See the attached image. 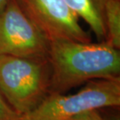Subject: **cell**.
<instances>
[{
  "instance_id": "obj_8",
  "label": "cell",
  "mask_w": 120,
  "mask_h": 120,
  "mask_svg": "<svg viewBox=\"0 0 120 120\" xmlns=\"http://www.w3.org/2000/svg\"><path fill=\"white\" fill-rule=\"evenodd\" d=\"M0 120H23V116L17 112L0 93Z\"/></svg>"
},
{
  "instance_id": "obj_4",
  "label": "cell",
  "mask_w": 120,
  "mask_h": 120,
  "mask_svg": "<svg viewBox=\"0 0 120 120\" xmlns=\"http://www.w3.org/2000/svg\"><path fill=\"white\" fill-rule=\"evenodd\" d=\"M49 41L16 0H9L0 13V56L48 58Z\"/></svg>"
},
{
  "instance_id": "obj_1",
  "label": "cell",
  "mask_w": 120,
  "mask_h": 120,
  "mask_svg": "<svg viewBox=\"0 0 120 120\" xmlns=\"http://www.w3.org/2000/svg\"><path fill=\"white\" fill-rule=\"evenodd\" d=\"M50 94H62L85 82L119 76L120 54L105 41H49Z\"/></svg>"
},
{
  "instance_id": "obj_10",
  "label": "cell",
  "mask_w": 120,
  "mask_h": 120,
  "mask_svg": "<svg viewBox=\"0 0 120 120\" xmlns=\"http://www.w3.org/2000/svg\"><path fill=\"white\" fill-rule=\"evenodd\" d=\"M9 0H0V13L2 11V9L5 8L6 4L8 3Z\"/></svg>"
},
{
  "instance_id": "obj_2",
  "label": "cell",
  "mask_w": 120,
  "mask_h": 120,
  "mask_svg": "<svg viewBox=\"0 0 120 120\" xmlns=\"http://www.w3.org/2000/svg\"><path fill=\"white\" fill-rule=\"evenodd\" d=\"M51 67L48 58L0 56V93L22 116L49 94Z\"/></svg>"
},
{
  "instance_id": "obj_7",
  "label": "cell",
  "mask_w": 120,
  "mask_h": 120,
  "mask_svg": "<svg viewBox=\"0 0 120 120\" xmlns=\"http://www.w3.org/2000/svg\"><path fill=\"white\" fill-rule=\"evenodd\" d=\"M105 42L116 49L120 48V0H109L105 5Z\"/></svg>"
},
{
  "instance_id": "obj_3",
  "label": "cell",
  "mask_w": 120,
  "mask_h": 120,
  "mask_svg": "<svg viewBox=\"0 0 120 120\" xmlns=\"http://www.w3.org/2000/svg\"><path fill=\"white\" fill-rule=\"evenodd\" d=\"M120 105V77L90 80L75 94H50L23 120H68L85 112Z\"/></svg>"
},
{
  "instance_id": "obj_9",
  "label": "cell",
  "mask_w": 120,
  "mask_h": 120,
  "mask_svg": "<svg viewBox=\"0 0 120 120\" xmlns=\"http://www.w3.org/2000/svg\"><path fill=\"white\" fill-rule=\"evenodd\" d=\"M68 120H105V119L99 114L98 110H94L78 115Z\"/></svg>"
},
{
  "instance_id": "obj_6",
  "label": "cell",
  "mask_w": 120,
  "mask_h": 120,
  "mask_svg": "<svg viewBox=\"0 0 120 120\" xmlns=\"http://www.w3.org/2000/svg\"><path fill=\"white\" fill-rule=\"evenodd\" d=\"M109 0H64L69 8L87 23L99 42L105 41V5Z\"/></svg>"
},
{
  "instance_id": "obj_5",
  "label": "cell",
  "mask_w": 120,
  "mask_h": 120,
  "mask_svg": "<svg viewBox=\"0 0 120 120\" xmlns=\"http://www.w3.org/2000/svg\"><path fill=\"white\" fill-rule=\"evenodd\" d=\"M27 17L47 39L90 42L79 17L64 0H16Z\"/></svg>"
}]
</instances>
